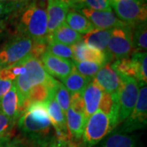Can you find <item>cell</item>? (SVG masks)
Masks as SVG:
<instances>
[{
	"label": "cell",
	"instance_id": "cell-46",
	"mask_svg": "<svg viewBox=\"0 0 147 147\" xmlns=\"http://www.w3.org/2000/svg\"><path fill=\"white\" fill-rule=\"evenodd\" d=\"M0 69H1V67H0Z\"/></svg>",
	"mask_w": 147,
	"mask_h": 147
},
{
	"label": "cell",
	"instance_id": "cell-19",
	"mask_svg": "<svg viewBox=\"0 0 147 147\" xmlns=\"http://www.w3.org/2000/svg\"><path fill=\"white\" fill-rule=\"evenodd\" d=\"M65 115L70 139L73 138L75 141L81 140L87 123L84 114L75 112L69 107Z\"/></svg>",
	"mask_w": 147,
	"mask_h": 147
},
{
	"label": "cell",
	"instance_id": "cell-21",
	"mask_svg": "<svg viewBox=\"0 0 147 147\" xmlns=\"http://www.w3.org/2000/svg\"><path fill=\"white\" fill-rule=\"evenodd\" d=\"M97 147H137V138L128 133L115 131L102 140Z\"/></svg>",
	"mask_w": 147,
	"mask_h": 147
},
{
	"label": "cell",
	"instance_id": "cell-11",
	"mask_svg": "<svg viewBox=\"0 0 147 147\" xmlns=\"http://www.w3.org/2000/svg\"><path fill=\"white\" fill-rule=\"evenodd\" d=\"M44 68L52 77L61 81L69 76L74 69L72 61L69 59L58 57L48 52H45L40 57Z\"/></svg>",
	"mask_w": 147,
	"mask_h": 147
},
{
	"label": "cell",
	"instance_id": "cell-6",
	"mask_svg": "<svg viewBox=\"0 0 147 147\" xmlns=\"http://www.w3.org/2000/svg\"><path fill=\"white\" fill-rule=\"evenodd\" d=\"M116 16L131 26L146 22V0H117L111 3Z\"/></svg>",
	"mask_w": 147,
	"mask_h": 147
},
{
	"label": "cell",
	"instance_id": "cell-35",
	"mask_svg": "<svg viewBox=\"0 0 147 147\" xmlns=\"http://www.w3.org/2000/svg\"><path fill=\"white\" fill-rule=\"evenodd\" d=\"M84 7L96 11H112L111 4L108 0H85Z\"/></svg>",
	"mask_w": 147,
	"mask_h": 147
},
{
	"label": "cell",
	"instance_id": "cell-1",
	"mask_svg": "<svg viewBox=\"0 0 147 147\" xmlns=\"http://www.w3.org/2000/svg\"><path fill=\"white\" fill-rule=\"evenodd\" d=\"M16 34L47 42V0H30L10 16Z\"/></svg>",
	"mask_w": 147,
	"mask_h": 147
},
{
	"label": "cell",
	"instance_id": "cell-9",
	"mask_svg": "<svg viewBox=\"0 0 147 147\" xmlns=\"http://www.w3.org/2000/svg\"><path fill=\"white\" fill-rule=\"evenodd\" d=\"M146 124L147 86L146 84L139 82V93L136 105L119 131L129 134L131 131L145 128Z\"/></svg>",
	"mask_w": 147,
	"mask_h": 147
},
{
	"label": "cell",
	"instance_id": "cell-5",
	"mask_svg": "<svg viewBox=\"0 0 147 147\" xmlns=\"http://www.w3.org/2000/svg\"><path fill=\"white\" fill-rule=\"evenodd\" d=\"M34 42L30 38L16 34L0 48V67L4 68L31 56Z\"/></svg>",
	"mask_w": 147,
	"mask_h": 147
},
{
	"label": "cell",
	"instance_id": "cell-12",
	"mask_svg": "<svg viewBox=\"0 0 147 147\" xmlns=\"http://www.w3.org/2000/svg\"><path fill=\"white\" fill-rule=\"evenodd\" d=\"M80 12L86 16L96 29L111 30L115 27L126 25L121 21L112 11H96L84 7L80 8Z\"/></svg>",
	"mask_w": 147,
	"mask_h": 147
},
{
	"label": "cell",
	"instance_id": "cell-31",
	"mask_svg": "<svg viewBox=\"0 0 147 147\" xmlns=\"http://www.w3.org/2000/svg\"><path fill=\"white\" fill-rule=\"evenodd\" d=\"M53 92L58 105L63 111L64 114H65L70 107V94L68 90L65 88L63 84L57 81Z\"/></svg>",
	"mask_w": 147,
	"mask_h": 147
},
{
	"label": "cell",
	"instance_id": "cell-4",
	"mask_svg": "<svg viewBox=\"0 0 147 147\" xmlns=\"http://www.w3.org/2000/svg\"><path fill=\"white\" fill-rule=\"evenodd\" d=\"M116 127L117 124L109 116L97 110L87 120L80 147H94L109 136Z\"/></svg>",
	"mask_w": 147,
	"mask_h": 147
},
{
	"label": "cell",
	"instance_id": "cell-28",
	"mask_svg": "<svg viewBox=\"0 0 147 147\" xmlns=\"http://www.w3.org/2000/svg\"><path fill=\"white\" fill-rule=\"evenodd\" d=\"M111 66L118 74L133 78L137 80L136 71H135V68H134L131 58L126 57L116 60L111 65Z\"/></svg>",
	"mask_w": 147,
	"mask_h": 147
},
{
	"label": "cell",
	"instance_id": "cell-13",
	"mask_svg": "<svg viewBox=\"0 0 147 147\" xmlns=\"http://www.w3.org/2000/svg\"><path fill=\"white\" fill-rule=\"evenodd\" d=\"M92 81L97 84L103 92L119 96L120 78L119 75L113 69L110 64H105L95 75Z\"/></svg>",
	"mask_w": 147,
	"mask_h": 147
},
{
	"label": "cell",
	"instance_id": "cell-17",
	"mask_svg": "<svg viewBox=\"0 0 147 147\" xmlns=\"http://www.w3.org/2000/svg\"><path fill=\"white\" fill-rule=\"evenodd\" d=\"M111 30H101L95 28L82 37V41L88 47L106 54L110 59L107 53V47L111 35Z\"/></svg>",
	"mask_w": 147,
	"mask_h": 147
},
{
	"label": "cell",
	"instance_id": "cell-22",
	"mask_svg": "<svg viewBox=\"0 0 147 147\" xmlns=\"http://www.w3.org/2000/svg\"><path fill=\"white\" fill-rule=\"evenodd\" d=\"M65 22L72 30L80 34L81 35L86 34L95 29L91 21L78 11L69 10Z\"/></svg>",
	"mask_w": 147,
	"mask_h": 147
},
{
	"label": "cell",
	"instance_id": "cell-3",
	"mask_svg": "<svg viewBox=\"0 0 147 147\" xmlns=\"http://www.w3.org/2000/svg\"><path fill=\"white\" fill-rule=\"evenodd\" d=\"M25 70L14 81L20 97L21 115L24 113L23 107L30 91L36 85L46 84L50 88H54L57 80L52 77L46 71L42 61L34 57H29L24 64Z\"/></svg>",
	"mask_w": 147,
	"mask_h": 147
},
{
	"label": "cell",
	"instance_id": "cell-36",
	"mask_svg": "<svg viewBox=\"0 0 147 147\" xmlns=\"http://www.w3.org/2000/svg\"><path fill=\"white\" fill-rule=\"evenodd\" d=\"M70 108L75 112L84 115V103L83 94L74 93L70 95Z\"/></svg>",
	"mask_w": 147,
	"mask_h": 147
},
{
	"label": "cell",
	"instance_id": "cell-16",
	"mask_svg": "<svg viewBox=\"0 0 147 147\" xmlns=\"http://www.w3.org/2000/svg\"><path fill=\"white\" fill-rule=\"evenodd\" d=\"M73 50V60L77 61H90L105 65L110 61L105 53L88 47L82 40L71 46Z\"/></svg>",
	"mask_w": 147,
	"mask_h": 147
},
{
	"label": "cell",
	"instance_id": "cell-44",
	"mask_svg": "<svg viewBox=\"0 0 147 147\" xmlns=\"http://www.w3.org/2000/svg\"><path fill=\"white\" fill-rule=\"evenodd\" d=\"M67 147H78L76 144H74L72 141H68L67 142Z\"/></svg>",
	"mask_w": 147,
	"mask_h": 147
},
{
	"label": "cell",
	"instance_id": "cell-27",
	"mask_svg": "<svg viewBox=\"0 0 147 147\" xmlns=\"http://www.w3.org/2000/svg\"><path fill=\"white\" fill-rule=\"evenodd\" d=\"M134 65L137 80L146 84L147 81V54L146 52L134 53L131 58Z\"/></svg>",
	"mask_w": 147,
	"mask_h": 147
},
{
	"label": "cell",
	"instance_id": "cell-39",
	"mask_svg": "<svg viewBox=\"0 0 147 147\" xmlns=\"http://www.w3.org/2000/svg\"><path fill=\"white\" fill-rule=\"evenodd\" d=\"M67 142L68 141H61L55 138L50 144L49 147H67Z\"/></svg>",
	"mask_w": 147,
	"mask_h": 147
},
{
	"label": "cell",
	"instance_id": "cell-41",
	"mask_svg": "<svg viewBox=\"0 0 147 147\" xmlns=\"http://www.w3.org/2000/svg\"><path fill=\"white\" fill-rule=\"evenodd\" d=\"M84 1L85 0H73L72 1V8L74 9H80L82 7H84Z\"/></svg>",
	"mask_w": 147,
	"mask_h": 147
},
{
	"label": "cell",
	"instance_id": "cell-34",
	"mask_svg": "<svg viewBox=\"0 0 147 147\" xmlns=\"http://www.w3.org/2000/svg\"><path fill=\"white\" fill-rule=\"evenodd\" d=\"M14 125L15 124L0 110V140L10 137V132Z\"/></svg>",
	"mask_w": 147,
	"mask_h": 147
},
{
	"label": "cell",
	"instance_id": "cell-2",
	"mask_svg": "<svg viewBox=\"0 0 147 147\" xmlns=\"http://www.w3.org/2000/svg\"><path fill=\"white\" fill-rule=\"evenodd\" d=\"M17 123L21 133L33 146H49L56 138L44 103L29 105Z\"/></svg>",
	"mask_w": 147,
	"mask_h": 147
},
{
	"label": "cell",
	"instance_id": "cell-29",
	"mask_svg": "<svg viewBox=\"0 0 147 147\" xmlns=\"http://www.w3.org/2000/svg\"><path fill=\"white\" fill-rule=\"evenodd\" d=\"M74 65L75 69L83 76L88 78L92 80L95 75L100 70V69L104 65L102 64L96 63V62H90V61H74Z\"/></svg>",
	"mask_w": 147,
	"mask_h": 147
},
{
	"label": "cell",
	"instance_id": "cell-25",
	"mask_svg": "<svg viewBox=\"0 0 147 147\" xmlns=\"http://www.w3.org/2000/svg\"><path fill=\"white\" fill-rule=\"evenodd\" d=\"M53 89L54 88H50L46 84H39V85L34 86L30 91L29 95L27 96L26 100L24 107H23L24 112L26 111L27 107L31 104L45 103Z\"/></svg>",
	"mask_w": 147,
	"mask_h": 147
},
{
	"label": "cell",
	"instance_id": "cell-32",
	"mask_svg": "<svg viewBox=\"0 0 147 147\" xmlns=\"http://www.w3.org/2000/svg\"><path fill=\"white\" fill-rule=\"evenodd\" d=\"M27 58L18 63L15 64V65L0 69V79H7V80H10V81L14 82L17 79V77H19L21 74L24 72V70H25L24 64L27 60Z\"/></svg>",
	"mask_w": 147,
	"mask_h": 147
},
{
	"label": "cell",
	"instance_id": "cell-33",
	"mask_svg": "<svg viewBox=\"0 0 147 147\" xmlns=\"http://www.w3.org/2000/svg\"><path fill=\"white\" fill-rule=\"evenodd\" d=\"M26 3H8L0 1V20H7Z\"/></svg>",
	"mask_w": 147,
	"mask_h": 147
},
{
	"label": "cell",
	"instance_id": "cell-45",
	"mask_svg": "<svg viewBox=\"0 0 147 147\" xmlns=\"http://www.w3.org/2000/svg\"><path fill=\"white\" fill-rule=\"evenodd\" d=\"M108 1H109V2H110V4H111V3H114V2H115V1H117V0H108Z\"/></svg>",
	"mask_w": 147,
	"mask_h": 147
},
{
	"label": "cell",
	"instance_id": "cell-15",
	"mask_svg": "<svg viewBox=\"0 0 147 147\" xmlns=\"http://www.w3.org/2000/svg\"><path fill=\"white\" fill-rule=\"evenodd\" d=\"M0 110L14 124H16L21 115V110L20 97L14 84L0 100Z\"/></svg>",
	"mask_w": 147,
	"mask_h": 147
},
{
	"label": "cell",
	"instance_id": "cell-10",
	"mask_svg": "<svg viewBox=\"0 0 147 147\" xmlns=\"http://www.w3.org/2000/svg\"><path fill=\"white\" fill-rule=\"evenodd\" d=\"M53 92L54 89L52 91L47 101L44 104L46 105L51 123L55 131V136L57 139L61 141H71L66 126L65 115L58 105L57 102L54 97Z\"/></svg>",
	"mask_w": 147,
	"mask_h": 147
},
{
	"label": "cell",
	"instance_id": "cell-7",
	"mask_svg": "<svg viewBox=\"0 0 147 147\" xmlns=\"http://www.w3.org/2000/svg\"><path fill=\"white\" fill-rule=\"evenodd\" d=\"M132 30L133 27L127 24L111 30V35L107 47L110 61L112 59H115L116 61L128 57L133 52Z\"/></svg>",
	"mask_w": 147,
	"mask_h": 147
},
{
	"label": "cell",
	"instance_id": "cell-18",
	"mask_svg": "<svg viewBox=\"0 0 147 147\" xmlns=\"http://www.w3.org/2000/svg\"><path fill=\"white\" fill-rule=\"evenodd\" d=\"M103 91L92 80L83 92L84 103V117L86 121L99 108Z\"/></svg>",
	"mask_w": 147,
	"mask_h": 147
},
{
	"label": "cell",
	"instance_id": "cell-24",
	"mask_svg": "<svg viewBox=\"0 0 147 147\" xmlns=\"http://www.w3.org/2000/svg\"><path fill=\"white\" fill-rule=\"evenodd\" d=\"M98 110L109 116L117 125H119V96L103 92Z\"/></svg>",
	"mask_w": 147,
	"mask_h": 147
},
{
	"label": "cell",
	"instance_id": "cell-30",
	"mask_svg": "<svg viewBox=\"0 0 147 147\" xmlns=\"http://www.w3.org/2000/svg\"><path fill=\"white\" fill-rule=\"evenodd\" d=\"M47 52L58 57L73 60V50L71 46H68L53 40L47 41Z\"/></svg>",
	"mask_w": 147,
	"mask_h": 147
},
{
	"label": "cell",
	"instance_id": "cell-23",
	"mask_svg": "<svg viewBox=\"0 0 147 147\" xmlns=\"http://www.w3.org/2000/svg\"><path fill=\"white\" fill-rule=\"evenodd\" d=\"M91 81L92 79L83 76L74 68L69 76L61 80V84L68 90L70 95L74 93L83 94L84 91Z\"/></svg>",
	"mask_w": 147,
	"mask_h": 147
},
{
	"label": "cell",
	"instance_id": "cell-20",
	"mask_svg": "<svg viewBox=\"0 0 147 147\" xmlns=\"http://www.w3.org/2000/svg\"><path fill=\"white\" fill-rule=\"evenodd\" d=\"M82 37L83 35L74 31L66 24V22H65L57 29H56L53 34L47 38V41L53 40L68 46H72L81 41Z\"/></svg>",
	"mask_w": 147,
	"mask_h": 147
},
{
	"label": "cell",
	"instance_id": "cell-37",
	"mask_svg": "<svg viewBox=\"0 0 147 147\" xmlns=\"http://www.w3.org/2000/svg\"><path fill=\"white\" fill-rule=\"evenodd\" d=\"M0 147H26L22 142L15 138H11L10 137L3 138L0 140Z\"/></svg>",
	"mask_w": 147,
	"mask_h": 147
},
{
	"label": "cell",
	"instance_id": "cell-8",
	"mask_svg": "<svg viewBox=\"0 0 147 147\" xmlns=\"http://www.w3.org/2000/svg\"><path fill=\"white\" fill-rule=\"evenodd\" d=\"M119 75L120 86L119 90V124L131 114L136 105L139 93V82L133 78Z\"/></svg>",
	"mask_w": 147,
	"mask_h": 147
},
{
	"label": "cell",
	"instance_id": "cell-42",
	"mask_svg": "<svg viewBox=\"0 0 147 147\" xmlns=\"http://www.w3.org/2000/svg\"><path fill=\"white\" fill-rule=\"evenodd\" d=\"M1 2H8V3H27L30 0H0Z\"/></svg>",
	"mask_w": 147,
	"mask_h": 147
},
{
	"label": "cell",
	"instance_id": "cell-14",
	"mask_svg": "<svg viewBox=\"0 0 147 147\" xmlns=\"http://www.w3.org/2000/svg\"><path fill=\"white\" fill-rule=\"evenodd\" d=\"M69 7L61 0H47V38L65 22Z\"/></svg>",
	"mask_w": 147,
	"mask_h": 147
},
{
	"label": "cell",
	"instance_id": "cell-26",
	"mask_svg": "<svg viewBox=\"0 0 147 147\" xmlns=\"http://www.w3.org/2000/svg\"><path fill=\"white\" fill-rule=\"evenodd\" d=\"M132 45L134 53L146 52L147 48L146 22L135 26L132 30Z\"/></svg>",
	"mask_w": 147,
	"mask_h": 147
},
{
	"label": "cell",
	"instance_id": "cell-43",
	"mask_svg": "<svg viewBox=\"0 0 147 147\" xmlns=\"http://www.w3.org/2000/svg\"><path fill=\"white\" fill-rule=\"evenodd\" d=\"M61 1L65 5L67 6L69 8L72 7V1H73V0H61Z\"/></svg>",
	"mask_w": 147,
	"mask_h": 147
},
{
	"label": "cell",
	"instance_id": "cell-40",
	"mask_svg": "<svg viewBox=\"0 0 147 147\" xmlns=\"http://www.w3.org/2000/svg\"><path fill=\"white\" fill-rule=\"evenodd\" d=\"M7 20H0V40L3 37L7 30Z\"/></svg>",
	"mask_w": 147,
	"mask_h": 147
},
{
	"label": "cell",
	"instance_id": "cell-38",
	"mask_svg": "<svg viewBox=\"0 0 147 147\" xmlns=\"http://www.w3.org/2000/svg\"><path fill=\"white\" fill-rule=\"evenodd\" d=\"M13 84H14V82L10 81V80L0 79V100L10 90Z\"/></svg>",
	"mask_w": 147,
	"mask_h": 147
}]
</instances>
